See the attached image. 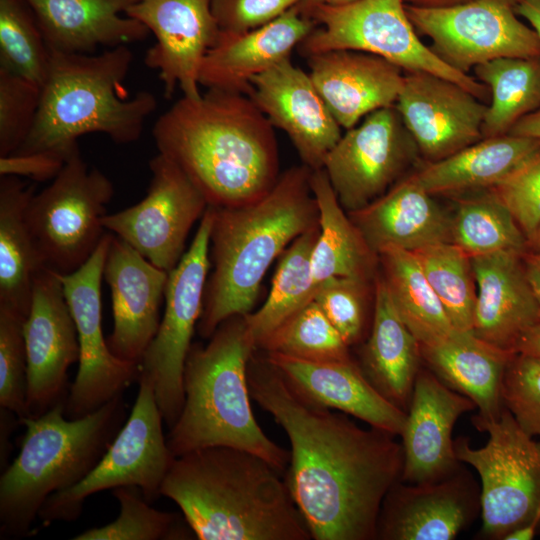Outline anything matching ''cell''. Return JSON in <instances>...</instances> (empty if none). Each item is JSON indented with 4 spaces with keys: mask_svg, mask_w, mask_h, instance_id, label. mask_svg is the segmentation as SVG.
Listing matches in <instances>:
<instances>
[{
    "mask_svg": "<svg viewBox=\"0 0 540 540\" xmlns=\"http://www.w3.org/2000/svg\"><path fill=\"white\" fill-rule=\"evenodd\" d=\"M247 374L252 399L288 436L285 481L311 538L377 539L382 502L403 470L396 436L307 400L264 356H251Z\"/></svg>",
    "mask_w": 540,
    "mask_h": 540,
    "instance_id": "1",
    "label": "cell"
},
{
    "mask_svg": "<svg viewBox=\"0 0 540 540\" xmlns=\"http://www.w3.org/2000/svg\"><path fill=\"white\" fill-rule=\"evenodd\" d=\"M152 135L209 206L232 208L265 196L279 179L274 126L245 94L208 89L182 96L156 120Z\"/></svg>",
    "mask_w": 540,
    "mask_h": 540,
    "instance_id": "2",
    "label": "cell"
},
{
    "mask_svg": "<svg viewBox=\"0 0 540 540\" xmlns=\"http://www.w3.org/2000/svg\"><path fill=\"white\" fill-rule=\"evenodd\" d=\"M200 540H310L281 472L242 449L210 446L174 458L161 486Z\"/></svg>",
    "mask_w": 540,
    "mask_h": 540,
    "instance_id": "3",
    "label": "cell"
},
{
    "mask_svg": "<svg viewBox=\"0 0 540 540\" xmlns=\"http://www.w3.org/2000/svg\"><path fill=\"white\" fill-rule=\"evenodd\" d=\"M311 171L304 164L289 168L255 202L232 208L212 206L213 272L197 324L202 338L209 339L226 319L251 313L271 263L297 237L319 225Z\"/></svg>",
    "mask_w": 540,
    "mask_h": 540,
    "instance_id": "4",
    "label": "cell"
},
{
    "mask_svg": "<svg viewBox=\"0 0 540 540\" xmlns=\"http://www.w3.org/2000/svg\"><path fill=\"white\" fill-rule=\"evenodd\" d=\"M245 316L223 321L206 345L192 343L186 357L184 404L166 437L177 457L210 446L249 451L283 472L290 452L273 442L250 404L248 363L256 352Z\"/></svg>",
    "mask_w": 540,
    "mask_h": 540,
    "instance_id": "5",
    "label": "cell"
},
{
    "mask_svg": "<svg viewBox=\"0 0 540 540\" xmlns=\"http://www.w3.org/2000/svg\"><path fill=\"white\" fill-rule=\"evenodd\" d=\"M132 62L128 46L95 54L51 51L34 126L13 154L51 152L69 157L79 149L78 138L90 133L105 134L117 144L137 141L157 99L149 91L129 99L121 94Z\"/></svg>",
    "mask_w": 540,
    "mask_h": 540,
    "instance_id": "6",
    "label": "cell"
},
{
    "mask_svg": "<svg viewBox=\"0 0 540 540\" xmlns=\"http://www.w3.org/2000/svg\"><path fill=\"white\" fill-rule=\"evenodd\" d=\"M125 421L123 394L83 417L67 418L63 401L24 419L20 452L0 477L1 538L29 535L46 499L86 477Z\"/></svg>",
    "mask_w": 540,
    "mask_h": 540,
    "instance_id": "7",
    "label": "cell"
},
{
    "mask_svg": "<svg viewBox=\"0 0 540 540\" xmlns=\"http://www.w3.org/2000/svg\"><path fill=\"white\" fill-rule=\"evenodd\" d=\"M316 27L297 46L300 55L349 49L380 56L407 72H428L462 86L481 101L490 90L445 63L419 39L404 0H359L342 6L295 5Z\"/></svg>",
    "mask_w": 540,
    "mask_h": 540,
    "instance_id": "8",
    "label": "cell"
},
{
    "mask_svg": "<svg viewBox=\"0 0 540 540\" xmlns=\"http://www.w3.org/2000/svg\"><path fill=\"white\" fill-rule=\"evenodd\" d=\"M113 194L110 179L89 167L79 149L46 188L33 194L26 218L46 268L69 274L91 257L107 233L103 218Z\"/></svg>",
    "mask_w": 540,
    "mask_h": 540,
    "instance_id": "9",
    "label": "cell"
},
{
    "mask_svg": "<svg viewBox=\"0 0 540 540\" xmlns=\"http://www.w3.org/2000/svg\"><path fill=\"white\" fill-rule=\"evenodd\" d=\"M472 423L489 434L488 442L475 449L467 437L459 436L455 453L481 479L480 536L504 540L540 515V449L505 407L496 420L472 418Z\"/></svg>",
    "mask_w": 540,
    "mask_h": 540,
    "instance_id": "10",
    "label": "cell"
},
{
    "mask_svg": "<svg viewBox=\"0 0 540 540\" xmlns=\"http://www.w3.org/2000/svg\"><path fill=\"white\" fill-rule=\"evenodd\" d=\"M131 413L96 466L80 482L50 495L38 517L48 525L74 521L85 500L121 486H138L151 503L161 495L164 478L175 458L163 433L164 422L152 381L139 374Z\"/></svg>",
    "mask_w": 540,
    "mask_h": 540,
    "instance_id": "11",
    "label": "cell"
},
{
    "mask_svg": "<svg viewBox=\"0 0 540 540\" xmlns=\"http://www.w3.org/2000/svg\"><path fill=\"white\" fill-rule=\"evenodd\" d=\"M212 221L213 207L208 206L188 250L168 274L164 314L139 364L140 374L153 383L157 404L169 429L184 404V365L203 307L211 265Z\"/></svg>",
    "mask_w": 540,
    "mask_h": 540,
    "instance_id": "12",
    "label": "cell"
},
{
    "mask_svg": "<svg viewBox=\"0 0 540 540\" xmlns=\"http://www.w3.org/2000/svg\"><path fill=\"white\" fill-rule=\"evenodd\" d=\"M517 0H469L443 7L406 4L413 26L432 40V50L467 73L504 57H540V39L516 13ZM468 74V73H467Z\"/></svg>",
    "mask_w": 540,
    "mask_h": 540,
    "instance_id": "13",
    "label": "cell"
},
{
    "mask_svg": "<svg viewBox=\"0 0 540 540\" xmlns=\"http://www.w3.org/2000/svg\"><path fill=\"white\" fill-rule=\"evenodd\" d=\"M111 233L107 232L91 257L77 270L58 274L76 325L80 358L76 378L65 401V416L83 417L139 378V365L116 357L102 329L101 281Z\"/></svg>",
    "mask_w": 540,
    "mask_h": 540,
    "instance_id": "14",
    "label": "cell"
},
{
    "mask_svg": "<svg viewBox=\"0 0 540 540\" xmlns=\"http://www.w3.org/2000/svg\"><path fill=\"white\" fill-rule=\"evenodd\" d=\"M152 174L138 203L106 214L105 229L158 268L170 272L184 255L188 234L209 204L186 173L165 155L149 162Z\"/></svg>",
    "mask_w": 540,
    "mask_h": 540,
    "instance_id": "15",
    "label": "cell"
},
{
    "mask_svg": "<svg viewBox=\"0 0 540 540\" xmlns=\"http://www.w3.org/2000/svg\"><path fill=\"white\" fill-rule=\"evenodd\" d=\"M418 147L395 105L365 116L327 154L323 169L343 209H361L401 179Z\"/></svg>",
    "mask_w": 540,
    "mask_h": 540,
    "instance_id": "16",
    "label": "cell"
},
{
    "mask_svg": "<svg viewBox=\"0 0 540 540\" xmlns=\"http://www.w3.org/2000/svg\"><path fill=\"white\" fill-rule=\"evenodd\" d=\"M23 332L28 418L39 417L66 401L67 372L80 358L77 329L63 285L58 274L48 268L35 277Z\"/></svg>",
    "mask_w": 540,
    "mask_h": 540,
    "instance_id": "17",
    "label": "cell"
},
{
    "mask_svg": "<svg viewBox=\"0 0 540 540\" xmlns=\"http://www.w3.org/2000/svg\"><path fill=\"white\" fill-rule=\"evenodd\" d=\"M211 1L136 0L125 11L127 17L141 22L155 38L144 62L158 72L167 98L173 96L177 87L187 98L201 96L200 66L221 34Z\"/></svg>",
    "mask_w": 540,
    "mask_h": 540,
    "instance_id": "18",
    "label": "cell"
},
{
    "mask_svg": "<svg viewBox=\"0 0 540 540\" xmlns=\"http://www.w3.org/2000/svg\"><path fill=\"white\" fill-rule=\"evenodd\" d=\"M395 107L427 162L483 139L487 106L468 90L428 72H407Z\"/></svg>",
    "mask_w": 540,
    "mask_h": 540,
    "instance_id": "19",
    "label": "cell"
},
{
    "mask_svg": "<svg viewBox=\"0 0 540 540\" xmlns=\"http://www.w3.org/2000/svg\"><path fill=\"white\" fill-rule=\"evenodd\" d=\"M480 513V488L463 466L435 482L398 481L382 502L377 539L452 540Z\"/></svg>",
    "mask_w": 540,
    "mask_h": 540,
    "instance_id": "20",
    "label": "cell"
},
{
    "mask_svg": "<svg viewBox=\"0 0 540 540\" xmlns=\"http://www.w3.org/2000/svg\"><path fill=\"white\" fill-rule=\"evenodd\" d=\"M274 127L290 138L304 165L323 168L342 136L341 126L313 84L309 73L286 58L254 76L247 95Z\"/></svg>",
    "mask_w": 540,
    "mask_h": 540,
    "instance_id": "21",
    "label": "cell"
},
{
    "mask_svg": "<svg viewBox=\"0 0 540 540\" xmlns=\"http://www.w3.org/2000/svg\"><path fill=\"white\" fill-rule=\"evenodd\" d=\"M168 274L111 233L103 270L113 314L107 343L119 359L140 364L160 324Z\"/></svg>",
    "mask_w": 540,
    "mask_h": 540,
    "instance_id": "22",
    "label": "cell"
},
{
    "mask_svg": "<svg viewBox=\"0 0 540 540\" xmlns=\"http://www.w3.org/2000/svg\"><path fill=\"white\" fill-rule=\"evenodd\" d=\"M475 408L471 399L421 367L400 435L404 453L400 481L429 483L457 472L462 462L455 453L452 430L462 414Z\"/></svg>",
    "mask_w": 540,
    "mask_h": 540,
    "instance_id": "23",
    "label": "cell"
},
{
    "mask_svg": "<svg viewBox=\"0 0 540 540\" xmlns=\"http://www.w3.org/2000/svg\"><path fill=\"white\" fill-rule=\"evenodd\" d=\"M306 59L317 91L347 130L371 112L394 106L403 88L402 69L374 54L338 49Z\"/></svg>",
    "mask_w": 540,
    "mask_h": 540,
    "instance_id": "24",
    "label": "cell"
},
{
    "mask_svg": "<svg viewBox=\"0 0 540 540\" xmlns=\"http://www.w3.org/2000/svg\"><path fill=\"white\" fill-rule=\"evenodd\" d=\"M264 357L312 403L401 435L407 413L382 396L352 358L312 361L278 353H265Z\"/></svg>",
    "mask_w": 540,
    "mask_h": 540,
    "instance_id": "25",
    "label": "cell"
},
{
    "mask_svg": "<svg viewBox=\"0 0 540 540\" xmlns=\"http://www.w3.org/2000/svg\"><path fill=\"white\" fill-rule=\"evenodd\" d=\"M316 27L296 6L268 24L242 34L222 33L205 55L199 71V84L248 95L250 81L280 61L290 58Z\"/></svg>",
    "mask_w": 540,
    "mask_h": 540,
    "instance_id": "26",
    "label": "cell"
},
{
    "mask_svg": "<svg viewBox=\"0 0 540 540\" xmlns=\"http://www.w3.org/2000/svg\"><path fill=\"white\" fill-rule=\"evenodd\" d=\"M477 285L473 333L514 352L538 318L540 304L525 275L522 254L502 251L471 257Z\"/></svg>",
    "mask_w": 540,
    "mask_h": 540,
    "instance_id": "27",
    "label": "cell"
},
{
    "mask_svg": "<svg viewBox=\"0 0 540 540\" xmlns=\"http://www.w3.org/2000/svg\"><path fill=\"white\" fill-rule=\"evenodd\" d=\"M348 215L376 254L387 247L414 252L451 242V218L412 174Z\"/></svg>",
    "mask_w": 540,
    "mask_h": 540,
    "instance_id": "28",
    "label": "cell"
},
{
    "mask_svg": "<svg viewBox=\"0 0 540 540\" xmlns=\"http://www.w3.org/2000/svg\"><path fill=\"white\" fill-rule=\"evenodd\" d=\"M50 51L95 54L145 40L141 22L122 17L136 0H26Z\"/></svg>",
    "mask_w": 540,
    "mask_h": 540,
    "instance_id": "29",
    "label": "cell"
},
{
    "mask_svg": "<svg viewBox=\"0 0 540 540\" xmlns=\"http://www.w3.org/2000/svg\"><path fill=\"white\" fill-rule=\"evenodd\" d=\"M422 360L445 385L471 399L479 413L473 418L496 420L504 408L501 383L514 352L500 349L473 331L454 329L443 340L421 346Z\"/></svg>",
    "mask_w": 540,
    "mask_h": 540,
    "instance_id": "30",
    "label": "cell"
},
{
    "mask_svg": "<svg viewBox=\"0 0 540 540\" xmlns=\"http://www.w3.org/2000/svg\"><path fill=\"white\" fill-rule=\"evenodd\" d=\"M374 294L370 333L359 366L382 396L407 413L422 367L421 345L398 315L381 276L375 279Z\"/></svg>",
    "mask_w": 540,
    "mask_h": 540,
    "instance_id": "31",
    "label": "cell"
},
{
    "mask_svg": "<svg viewBox=\"0 0 540 540\" xmlns=\"http://www.w3.org/2000/svg\"><path fill=\"white\" fill-rule=\"evenodd\" d=\"M540 150V140L505 134L480 141L412 174L431 195L491 189Z\"/></svg>",
    "mask_w": 540,
    "mask_h": 540,
    "instance_id": "32",
    "label": "cell"
},
{
    "mask_svg": "<svg viewBox=\"0 0 540 540\" xmlns=\"http://www.w3.org/2000/svg\"><path fill=\"white\" fill-rule=\"evenodd\" d=\"M35 193L17 176L0 179V308L26 319L36 275L44 268L26 210Z\"/></svg>",
    "mask_w": 540,
    "mask_h": 540,
    "instance_id": "33",
    "label": "cell"
},
{
    "mask_svg": "<svg viewBox=\"0 0 540 540\" xmlns=\"http://www.w3.org/2000/svg\"><path fill=\"white\" fill-rule=\"evenodd\" d=\"M310 186L319 212V235L311 255L315 283L334 277L375 279L378 254L341 206L323 168L311 171Z\"/></svg>",
    "mask_w": 540,
    "mask_h": 540,
    "instance_id": "34",
    "label": "cell"
},
{
    "mask_svg": "<svg viewBox=\"0 0 540 540\" xmlns=\"http://www.w3.org/2000/svg\"><path fill=\"white\" fill-rule=\"evenodd\" d=\"M378 257L393 305L420 345L429 346L446 338L454 328L416 255L387 247Z\"/></svg>",
    "mask_w": 540,
    "mask_h": 540,
    "instance_id": "35",
    "label": "cell"
},
{
    "mask_svg": "<svg viewBox=\"0 0 540 540\" xmlns=\"http://www.w3.org/2000/svg\"><path fill=\"white\" fill-rule=\"evenodd\" d=\"M319 225L297 237L282 253L264 304L245 315L247 330L256 349L285 320L314 300L317 284L311 255Z\"/></svg>",
    "mask_w": 540,
    "mask_h": 540,
    "instance_id": "36",
    "label": "cell"
},
{
    "mask_svg": "<svg viewBox=\"0 0 540 540\" xmlns=\"http://www.w3.org/2000/svg\"><path fill=\"white\" fill-rule=\"evenodd\" d=\"M490 90L482 124L483 138L508 134L514 124L540 108V57H504L474 67Z\"/></svg>",
    "mask_w": 540,
    "mask_h": 540,
    "instance_id": "37",
    "label": "cell"
},
{
    "mask_svg": "<svg viewBox=\"0 0 540 540\" xmlns=\"http://www.w3.org/2000/svg\"><path fill=\"white\" fill-rule=\"evenodd\" d=\"M451 242L470 257L502 251L525 253L526 236L507 207L489 191L461 200L451 218Z\"/></svg>",
    "mask_w": 540,
    "mask_h": 540,
    "instance_id": "38",
    "label": "cell"
},
{
    "mask_svg": "<svg viewBox=\"0 0 540 540\" xmlns=\"http://www.w3.org/2000/svg\"><path fill=\"white\" fill-rule=\"evenodd\" d=\"M413 253L453 328L472 331L477 292L471 257L452 242L429 245Z\"/></svg>",
    "mask_w": 540,
    "mask_h": 540,
    "instance_id": "39",
    "label": "cell"
},
{
    "mask_svg": "<svg viewBox=\"0 0 540 540\" xmlns=\"http://www.w3.org/2000/svg\"><path fill=\"white\" fill-rule=\"evenodd\" d=\"M51 51L26 0H0V69L42 87Z\"/></svg>",
    "mask_w": 540,
    "mask_h": 540,
    "instance_id": "40",
    "label": "cell"
},
{
    "mask_svg": "<svg viewBox=\"0 0 540 540\" xmlns=\"http://www.w3.org/2000/svg\"><path fill=\"white\" fill-rule=\"evenodd\" d=\"M349 346L313 300L278 326L258 347L312 361L351 358Z\"/></svg>",
    "mask_w": 540,
    "mask_h": 540,
    "instance_id": "41",
    "label": "cell"
},
{
    "mask_svg": "<svg viewBox=\"0 0 540 540\" xmlns=\"http://www.w3.org/2000/svg\"><path fill=\"white\" fill-rule=\"evenodd\" d=\"M120 505L119 516L111 523L90 528L75 540H176L188 539L192 530L184 527L179 516L150 506L138 486L113 489Z\"/></svg>",
    "mask_w": 540,
    "mask_h": 540,
    "instance_id": "42",
    "label": "cell"
},
{
    "mask_svg": "<svg viewBox=\"0 0 540 540\" xmlns=\"http://www.w3.org/2000/svg\"><path fill=\"white\" fill-rule=\"evenodd\" d=\"M25 319L0 308V406L18 422L28 418Z\"/></svg>",
    "mask_w": 540,
    "mask_h": 540,
    "instance_id": "43",
    "label": "cell"
},
{
    "mask_svg": "<svg viewBox=\"0 0 540 540\" xmlns=\"http://www.w3.org/2000/svg\"><path fill=\"white\" fill-rule=\"evenodd\" d=\"M41 87L0 69V157L15 153L28 138L39 110Z\"/></svg>",
    "mask_w": 540,
    "mask_h": 540,
    "instance_id": "44",
    "label": "cell"
},
{
    "mask_svg": "<svg viewBox=\"0 0 540 540\" xmlns=\"http://www.w3.org/2000/svg\"><path fill=\"white\" fill-rule=\"evenodd\" d=\"M368 283L350 277H334L318 284L314 296V301L349 347L364 337Z\"/></svg>",
    "mask_w": 540,
    "mask_h": 540,
    "instance_id": "45",
    "label": "cell"
},
{
    "mask_svg": "<svg viewBox=\"0 0 540 540\" xmlns=\"http://www.w3.org/2000/svg\"><path fill=\"white\" fill-rule=\"evenodd\" d=\"M501 401L519 427L540 437V358L514 353L501 383Z\"/></svg>",
    "mask_w": 540,
    "mask_h": 540,
    "instance_id": "46",
    "label": "cell"
},
{
    "mask_svg": "<svg viewBox=\"0 0 540 540\" xmlns=\"http://www.w3.org/2000/svg\"><path fill=\"white\" fill-rule=\"evenodd\" d=\"M489 190L507 207L527 238L540 224V150Z\"/></svg>",
    "mask_w": 540,
    "mask_h": 540,
    "instance_id": "47",
    "label": "cell"
},
{
    "mask_svg": "<svg viewBox=\"0 0 540 540\" xmlns=\"http://www.w3.org/2000/svg\"><path fill=\"white\" fill-rule=\"evenodd\" d=\"M300 0H212L222 33L242 34L275 20Z\"/></svg>",
    "mask_w": 540,
    "mask_h": 540,
    "instance_id": "48",
    "label": "cell"
},
{
    "mask_svg": "<svg viewBox=\"0 0 540 540\" xmlns=\"http://www.w3.org/2000/svg\"><path fill=\"white\" fill-rule=\"evenodd\" d=\"M69 157L51 152L11 154L0 157V175L24 176L38 182L50 180L57 176Z\"/></svg>",
    "mask_w": 540,
    "mask_h": 540,
    "instance_id": "49",
    "label": "cell"
},
{
    "mask_svg": "<svg viewBox=\"0 0 540 540\" xmlns=\"http://www.w3.org/2000/svg\"><path fill=\"white\" fill-rule=\"evenodd\" d=\"M515 353L527 354L540 358V312L535 323L519 339Z\"/></svg>",
    "mask_w": 540,
    "mask_h": 540,
    "instance_id": "50",
    "label": "cell"
},
{
    "mask_svg": "<svg viewBox=\"0 0 540 540\" xmlns=\"http://www.w3.org/2000/svg\"><path fill=\"white\" fill-rule=\"evenodd\" d=\"M522 262L528 283L540 304V252L526 251Z\"/></svg>",
    "mask_w": 540,
    "mask_h": 540,
    "instance_id": "51",
    "label": "cell"
},
{
    "mask_svg": "<svg viewBox=\"0 0 540 540\" xmlns=\"http://www.w3.org/2000/svg\"><path fill=\"white\" fill-rule=\"evenodd\" d=\"M508 134L540 140V108L518 120Z\"/></svg>",
    "mask_w": 540,
    "mask_h": 540,
    "instance_id": "52",
    "label": "cell"
},
{
    "mask_svg": "<svg viewBox=\"0 0 540 540\" xmlns=\"http://www.w3.org/2000/svg\"><path fill=\"white\" fill-rule=\"evenodd\" d=\"M515 10L530 23L540 39V0H517Z\"/></svg>",
    "mask_w": 540,
    "mask_h": 540,
    "instance_id": "53",
    "label": "cell"
},
{
    "mask_svg": "<svg viewBox=\"0 0 540 540\" xmlns=\"http://www.w3.org/2000/svg\"><path fill=\"white\" fill-rule=\"evenodd\" d=\"M540 526V515L535 517L531 522L523 525L522 527L515 529L507 534L504 540H530L533 539L536 530Z\"/></svg>",
    "mask_w": 540,
    "mask_h": 540,
    "instance_id": "54",
    "label": "cell"
},
{
    "mask_svg": "<svg viewBox=\"0 0 540 540\" xmlns=\"http://www.w3.org/2000/svg\"><path fill=\"white\" fill-rule=\"evenodd\" d=\"M406 4L422 7H443L467 2L469 0H404Z\"/></svg>",
    "mask_w": 540,
    "mask_h": 540,
    "instance_id": "55",
    "label": "cell"
},
{
    "mask_svg": "<svg viewBox=\"0 0 540 540\" xmlns=\"http://www.w3.org/2000/svg\"><path fill=\"white\" fill-rule=\"evenodd\" d=\"M359 0H300L297 5L308 6V5H328V6H342L350 3H354Z\"/></svg>",
    "mask_w": 540,
    "mask_h": 540,
    "instance_id": "56",
    "label": "cell"
},
{
    "mask_svg": "<svg viewBox=\"0 0 540 540\" xmlns=\"http://www.w3.org/2000/svg\"><path fill=\"white\" fill-rule=\"evenodd\" d=\"M526 251L540 252V224L539 226L526 238Z\"/></svg>",
    "mask_w": 540,
    "mask_h": 540,
    "instance_id": "57",
    "label": "cell"
},
{
    "mask_svg": "<svg viewBox=\"0 0 540 540\" xmlns=\"http://www.w3.org/2000/svg\"><path fill=\"white\" fill-rule=\"evenodd\" d=\"M537 443H538V446H539V449H540V441H539V442H537Z\"/></svg>",
    "mask_w": 540,
    "mask_h": 540,
    "instance_id": "58",
    "label": "cell"
}]
</instances>
